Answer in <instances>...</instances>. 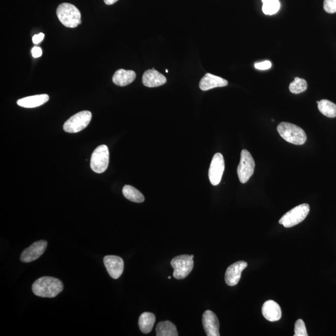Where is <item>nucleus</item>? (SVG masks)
Masks as SVG:
<instances>
[{
  "label": "nucleus",
  "instance_id": "obj_1",
  "mask_svg": "<svg viewBox=\"0 0 336 336\" xmlns=\"http://www.w3.org/2000/svg\"><path fill=\"white\" fill-rule=\"evenodd\" d=\"M63 284L61 280L53 277L43 276L36 280L32 286L35 295L43 298H54L63 290Z\"/></svg>",
  "mask_w": 336,
  "mask_h": 336
},
{
  "label": "nucleus",
  "instance_id": "obj_2",
  "mask_svg": "<svg viewBox=\"0 0 336 336\" xmlns=\"http://www.w3.org/2000/svg\"><path fill=\"white\" fill-rule=\"evenodd\" d=\"M279 135L290 144L302 145L306 142V133L298 126L288 122H282L277 127Z\"/></svg>",
  "mask_w": 336,
  "mask_h": 336
},
{
  "label": "nucleus",
  "instance_id": "obj_3",
  "mask_svg": "<svg viewBox=\"0 0 336 336\" xmlns=\"http://www.w3.org/2000/svg\"><path fill=\"white\" fill-rule=\"evenodd\" d=\"M56 13L61 23L66 27H76L82 22L80 11L72 4L67 3L61 4L59 6Z\"/></svg>",
  "mask_w": 336,
  "mask_h": 336
},
{
  "label": "nucleus",
  "instance_id": "obj_4",
  "mask_svg": "<svg viewBox=\"0 0 336 336\" xmlns=\"http://www.w3.org/2000/svg\"><path fill=\"white\" fill-rule=\"evenodd\" d=\"M309 204H302L294 207L280 218L279 223L286 228H292L303 221L309 214Z\"/></svg>",
  "mask_w": 336,
  "mask_h": 336
},
{
  "label": "nucleus",
  "instance_id": "obj_5",
  "mask_svg": "<svg viewBox=\"0 0 336 336\" xmlns=\"http://www.w3.org/2000/svg\"><path fill=\"white\" fill-rule=\"evenodd\" d=\"M171 265L174 268L173 276L178 279H184L191 272L194 261L189 255H182L174 258Z\"/></svg>",
  "mask_w": 336,
  "mask_h": 336
},
{
  "label": "nucleus",
  "instance_id": "obj_6",
  "mask_svg": "<svg viewBox=\"0 0 336 336\" xmlns=\"http://www.w3.org/2000/svg\"><path fill=\"white\" fill-rule=\"evenodd\" d=\"M92 113L89 111H82L75 114L64 123V130L67 133H75L85 129L92 119Z\"/></svg>",
  "mask_w": 336,
  "mask_h": 336
},
{
  "label": "nucleus",
  "instance_id": "obj_7",
  "mask_svg": "<svg viewBox=\"0 0 336 336\" xmlns=\"http://www.w3.org/2000/svg\"><path fill=\"white\" fill-rule=\"evenodd\" d=\"M256 163L250 152L243 150L241 152L240 161L237 167L238 177L241 183L245 184L254 175Z\"/></svg>",
  "mask_w": 336,
  "mask_h": 336
},
{
  "label": "nucleus",
  "instance_id": "obj_8",
  "mask_svg": "<svg viewBox=\"0 0 336 336\" xmlns=\"http://www.w3.org/2000/svg\"><path fill=\"white\" fill-rule=\"evenodd\" d=\"M109 150L107 146L102 145L98 147L92 153L91 167L96 173H103L108 166Z\"/></svg>",
  "mask_w": 336,
  "mask_h": 336
},
{
  "label": "nucleus",
  "instance_id": "obj_9",
  "mask_svg": "<svg viewBox=\"0 0 336 336\" xmlns=\"http://www.w3.org/2000/svg\"><path fill=\"white\" fill-rule=\"evenodd\" d=\"M225 170V161L222 154H215L211 161L209 170V178L213 186H217L222 179Z\"/></svg>",
  "mask_w": 336,
  "mask_h": 336
},
{
  "label": "nucleus",
  "instance_id": "obj_10",
  "mask_svg": "<svg viewBox=\"0 0 336 336\" xmlns=\"http://www.w3.org/2000/svg\"><path fill=\"white\" fill-rule=\"evenodd\" d=\"M46 240H39L33 243L29 247L25 249L21 255V261L29 263L35 261L44 254L47 248Z\"/></svg>",
  "mask_w": 336,
  "mask_h": 336
},
{
  "label": "nucleus",
  "instance_id": "obj_11",
  "mask_svg": "<svg viewBox=\"0 0 336 336\" xmlns=\"http://www.w3.org/2000/svg\"><path fill=\"white\" fill-rule=\"evenodd\" d=\"M103 263L106 270L112 278L118 279L121 276L124 269V262L122 258L115 256H107L103 259Z\"/></svg>",
  "mask_w": 336,
  "mask_h": 336
},
{
  "label": "nucleus",
  "instance_id": "obj_12",
  "mask_svg": "<svg viewBox=\"0 0 336 336\" xmlns=\"http://www.w3.org/2000/svg\"><path fill=\"white\" fill-rule=\"evenodd\" d=\"M248 263L244 261L237 262L232 264L227 269L225 274V281L227 284L233 287L239 282L241 274L247 267Z\"/></svg>",
  "mask_w": 336,
  "mask_h": 336
},
{
  "label": "nucleus",
  "instance_id": "obj_13",
  "mask_svg": "<svg viewBox=\"0 0 336 336\" xmlns=\"http://www.w3.org/2000/svg\"><path fill=\"white\" fill-rule=\"evenodd\" d=\"M203 324L207 336H219V322L217 316L211 310H207L203 315Z\"/></svg>",
  "mask_w": 336,
  "mask_h": 336
},
{
  "label": "nucleus",
  "instance_id": "obj_14",
  "mask_svg": "<svg viewBox=\"0 0 336 336\" xmlns=\"http://www.w3.org/2000/svg\"><path fill=\"white\" fill-rule=\"evenodd\" d=\"M167 81L164 75L156 71L155 69L145 71L142 77V82L147 88H157L164 85Z\"/></svg>",
  "mask_w": 336,
  "mask_h": 336
},
{
  "label": "nucleus",
  "instance_id": "obj_15",
  "mask_svg": "<svg viewBox=\"0 0 336 336\" xmlns=\"http://www.w3.org/2000/svg\"><path fill=\"white\" fill-rule=\"evenodd\" d=\"M228 81L224 79V78L207 73L201 78L200 82V88L202 91H207L216 88L226 87L228 85Z\"/></svg>",
  "mask_w": 336,
  "mask_h": 336
},
{
  "label": "nucleus",
  "instance_id": "obj_16",
  "mask_svg": "<svg viewBox=\"0 0 336 336\" xmlns=\"http://www.w3.org/2000/svg\"><path fill=\"white\" fill-rule=\"evenodd\" d=\"M262 315L267 320L270 322L279 321L282 318V310L279 305L273 300H268L263 304Z\"/></svg>",
  "mask_w": 336,
  "mask_h": 336
},
{
  "label": "nucleus",
  "instance_id": "obj_17",
  "mask_svg": "<svg viewBox=\"0 0 336 336\" xmlns=\"http://www.w3.org/2000/svg\"><path fill=\"white\" fill-rule=\"evenodd\" d=\"M49 99L48 95L41 94L22 98L17 101V104L24 108H35L43 105Z\"/></svg>",
  "mask_w": 336,
  "mask_h": 336
},
{
  "label": "nucleus",
  "instance_id": "obj_18",
  "mask_svg": "<svg viewBox=\"0 0 336 336\" xmlns=\"http://www.w3.org/2000/svg\"><path fill=\"white\" fill-rule=\"evenodd\" d=\"M135 78L136 74L134 71L119 69L115 73L112 80L116 85L124 87L132 83Z\"/></svg>",
  "mask_w": 336,
  "mask_h": 336
},
{
  "label": "nucleus",
  "instance_id": "obj_19",
  "mask_svg": "<svg viewBox=\"0 0 336 336\" xmlns=\"http://www.w3.org/2000/svg\"><path fill=\"white\" fill-rule=\"evenodd\" d=\"M155 321L154 314L148 312L142 313L138 321V326L141 331L144 334L150 333L153 329Z\"/></svg>",
  "mask_w": 336,
  "mask_h": 336
},
{
  "label": "nucleus",
  "instance_id": "obj_20",
  "mask_svg": "<svg viewBox=\"0 0 336 336\" xmlns=\"http://www.w3.org/2000/svg\"><path fill=\"white\" fill-rule=\"evenodd\" d=\"M157 336H178L176 327L172 322L166 321L159 323L156 328Z\"/></svg>",
  "mask_w": 336,
  "mask_h": 336
},
{
  "label": "nucleus",
  "instance_id": "obj_21",
  "mask_svg": "<svg viewBox=\"0 0 336 336\" xmlns=\"http://www.w3.org/2000/svg\"><path fill=\"white\" fill-rule=\"evenodd\" d=\"M122 192L126 199L133 203H142L145 201V198L142 193L130 185H125L123 187Z\"/></svg>",
  "mask_w": 336,
  "mask_h": 336
},
{
  "label": "nucleus",
  "instance_id": "obj_22",
  "mask_svg": "<svg viewBox=\"0 0 336 336\" xmlns=\"http://www.w3.org/2000/svg\"><path fill=\"white\" fill-rule=\"evenodd\" d=\"M319 111L324 116L329 118L336 117V105L328 100L317 101Z\"/></svg>",
  "mask_w": 336,
  "mask_h": 336
},
{
  "label": "nucleus",
  "instance_id": "obj_23",
  "mask_svg": "<svg viewBox=\"0 0 336 336\" xmlns=\"http://www.w3.org/2000/svg\"><path fill=\"white\" fill-rule=\"evenodd\" d=\"M263 2L262 11L265 15H273L279 10V0H262Z\"/></svg>",
  "mask_w": 336,
  "mask_h": 336
},
{
  "label": "nucleus",
  "instance_id": "obj_24",
  "mask_svg": "<svg viewBox=\"0 0 336 336\" xmlns=\"http://www.w3.org/2000/svg\"><path fill=\"white\" fill-rule=\"evenodd\" d=\"M307 84L303 78L296 77L295 80L290 83L289 89L291 93L298 94L306 91Z\"/></svg>",
  "mask_w": 336,
  "mask_h": 336
},
{
  "label": "nucleus",
  "instance_id": "obj_25",
  "mask_svg": "<svg viewBox=\"0 0 336 336\" xmlns=\"http://www.w3.org/2000/svg\"><path fill=\"white\" fill-rule=\"evenodd\" d=\"M295 336H307L306 326L304 321L299 319L296 321L295 325Z\"/></svg>",
  "mask_w": 336,
  "mask_h": 336
},
{
  "label": "nucleus",
  "instance_id": "obj_26",
  "mask_svg": "<svg viewBox=\"0 0 336 336\" xmlns=\"http://www.w3.org/2000/svg\"><path fill=\"white\" fill-rule=\"evenodd\" d=\"M324 10L328 13H336V0H324Z\"/></svg>",
  "mask_w": 336,
  "mask_h": 336
},
{
  "label": "nucleus",
  "instance_id": "obj_27",
  "mask_svg": "<svg viewBox=\"0 0 336 336\" xmlns=\"http://www.w3.org/2000/svg\"><path fill=\"white\" fill-rule=\"evenodd\" d=\"M255 67L259 70H267L271 68V63L269 61L261 62V63H257L254 64Z\"/></svg>",
  "mask_w": 336,
  "mask_h": 336
},
{
  "label": "nucleus",
  "instance_id": "obj_28",
  "mask_svg": "<svg viewBox=\"0 0 336 336\" xmlns=\"http://www.w3.org/2000/svg\"><path fill=\"white\" fill-rule=\"evenodd\" d=\"M32 54L33 58H38L41 57L43 54V50H42L40 47H34L32 50Z\"/></svg>",
  "mask_w": 336,
  "mask_h": 336
},
{
  "label": "nucleus",
  "instance_id": "obj_29",
  "mask_svg": "<svg viewBox=\"0 0 336 336\" xmlns=\"http://www.w3.org/2000/svg\"><path fill=\"white\" fill-rule=\"evenodd\" d=\"M44 38V35L43 33H39L38 35H35L33 36L32 40L33 43L35 44H38L43 40Z\"/></svg>",
  "mask_w": 336,
  "mask_h": 336
},
{
  "label": "nucleus",
  "instance_id": "obj_30",
  "mask_svg": "<svg viewBox=\"0 0 336 336\" xmlns=\"http://www.w3.org/2000/svg\"><path fill=\"white\" fill-rule=\"evenodd\" d=\"M117 1L118 0H104L105 4L107 5L116 4Z\"/></svg>",
  "mask_w": 336,
  "mask_h": 336
},
{
  "label": "nucleus",
  "instance_id": "obj_31",
  "mask_svg": "<svg viewBox=\"0 0 336 336\" xmlns=\"http://www.w3.org/2000/svg\"><path fill=\"white\" fill-rule=\"evenodd\" d=\"M171 278H172V277H171V276L168 277V278H169V279H171Z\"/></svg>",
  "mask_w": 336,
  "mask_h": 336
},
{
  "label": "nucleus",
  "instance_id": "obj_32",
  "mask_svg": "<svg viewBox=\"0 0 336 336\" xmlns=\"http://www.w3.org/2000/svg\"><path fill=\"white\" fill-rule=\"evenodd\" d=\"M166 72L167 73L168 72V70H167V69L166 70Z\"/></svg>",
  "mask_w": 336,
  "mask_h": 336
}]
</instances>
